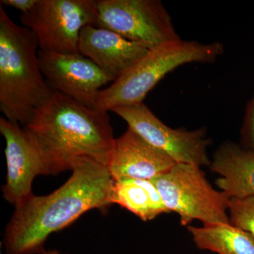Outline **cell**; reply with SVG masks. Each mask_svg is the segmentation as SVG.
<instances>
[{"label": "cell", "instance_id": "cell-2", "mask_svg": "<svg viewBox=\"0 0 254 254\" xmlns=\"http://www.w3.org/2000/svg\"><path fill=\"white\" fill-rule=\"evenodd\" d=\"M108 113L53 92L23 127L41 155L46 175L71 171L81 158L108 168L115 141Z\"/></svg>", "mask_w": 254, "mask_h": 254}, {"label": "cell", "instance_id": "cell-10", "mask_svg": "<svg viewBox=\"0 0 254 254\" xmlns=\"http://www.w3.org/2000/svg\"><path fill=\"white\" fill-rule=\"evenodd\" d=\"M0 132L6 141L7 169L3 196L15 206L33 194V180L38 175H46V167L36 145L19 124L1 117Z\"/></svg>", "mask_w": 254, "mask_h": 254}, {"label": "cell", "instance_id": "cell-16", "mask_svg": "<svg viewBox=\"0 0 254 254\" xmlns=\"http://www.w3.org/2000/svg\"><path fill=\"white\" fill-rule=\"evenodd\" d=\"M228 213L230 224L249 232L254 238V196L230 198Z\"/></svg>", "mask_w": 254, "mask_h": 254}, {"label": "cell", "instance_id": "cell-17", "mask_svg": "<svg viewBox=\"0 0 254 254\" xmlns=\"http://www.w3.org/2000/svg\"><path fill=\"white\" fill-rule=\"evenodd\" d=\"M240 135V145L254 154V97L246 106Z\"/></svg>", "mask_w": 254, "mask_h": 254}, {"label": "cell", "instance_id": "cell-9", "mask_svg": "<svg viewBox=\"0 0 254 254\" xmlns=\"http://www.w3.org/2000/svg\"><path fill=\"white\" fill-rule=\"evenodd\" d=\"M42 72L53 92L94 108L100 90L115 81L91 60L80 53L63 54L39 50Z\"/></svg>", "mask_w": 254, "mask_h": 254}, {"label": "cell", "instance_id": "cell-15", "mask_svg": "<svg viewBox=\"0 0 254 254\" xmlns=\"http://www.w3.org/2000/svg\"><path fill=\"white\" fill-rule=\"evenodd\" d=\"M195 247L217 254H254V238L230 223L187 227Z\"/></svg>", "mask_w": 254, "mask_h": 254}, {"label": "cell", "instance_id": "cell-5", "mask_svg": "<svg viewBox=\"0 0 254 254\" xmlns=\"http://www.w3.org/2000/svg\"><path fill=\"white\" fill-rule=\"evenodd\" d=\"M150 181L170 213L180 216L182 226L188 227L193 220L203 225L230 223V198L213 188L201 167L177 163L168 173Z\"/></svg>", "mask_w": 254, "mask_h": 254}, {"label": "cell", "instance_id": "cell-13", "mask_svg": "<svg viewBox=\"0 0 254 254\" xmlns=\"http://www.w3.org/2000/svg\"><path fill=\"white\" fill-rule=\"evenodd\" d=\"M209 168L220 175L215 185L230 198L254 196V154L240 144L223 142L214 153Z\"/></svg>", "mask_w": 254, "mask_h": 254}, {"label": "cell", "instance_id": "cell-7", "mask_svg": "<svg viewBox=\"0 0 254 254\" xmlns=\"http://www.w3.org/2000/svg\"><path fill=\"white\" fill-rule=\"evenodd\" d=\"M97 18L95 0H38L20 20L33 32L39 50L48 53H78L80 33Z\"/></svg>", "mask_w": 254, "mask_h": 254}, {"label": "cell", "instance_id": "cell-18", "mask_svg": "<svg viewBox=\"0 0 254 254\" xmlns=\"http://www.w3.org/2000/svg\"><path fill=\"white\" fill-rule=\"evenodd\" d=\"M38 0H1L0 4L5 6H11L21 11V14H26L31 11Z\"/></svg>", "mask_w": 254, "mask_h": 254}, {"label": "cell", "instance_id": "cell-11", "mask_svg": "<svg viewBox=\"0 0 254 254\" xmlns=\"http://www.w3.org/2000/svg\"><path fill=\"white\" fill-rule=\"evenodd\" d=\"M177 163L149 144L131 128L118 138L108 169L114 180H150L168 173Z\"/></svg>", "mask_w": 254, "mask_h": 254}, {"label": "cell", "instance_id": "cell-1", "mask_svg": "<svg viewBox=\"0 0 254 254\" xmlns=\"http://www.w3.org/2000/svg\"><path fill=\"white\" fill-rule=\"evenodd\" d=\"M63 186L46 195L33 194L15 205L4 232L6 254H43L55 232L93 209L113 204V179L108 168L88 158H78Z\"/></svg>", "mask_w": 254, "mask_h": 254}, {"label": "cell", "instance_id": "cell-3", "mask_svg": "<svg viewBox=\"0 0 254 254\" xmlns=\"http://www.w3.org/2000/svg\"><path fill=\"white\" fill-rule=\"evenodd\" d=\"M39 50L33 32L15 23L0 4V110L23 127L53 93L42 72Z\"/></svg>", "mask_w": 254, "mask_h": 254}, {"label": "cell", "instance_id": "cell-4", "mask_svg": "<svg viewBox=\"0 0 254 254\" xmlns=\"http://www.w3.org/2000/svg\"><path fill=\"white\" fill-rule=\"evenodd\" d=\"M223 53L220 42L206 44L180 40L150 49L110 87L99 92L95 109L108 112L143 103L147 94L175 68L189 63H213Z\"/></svg>", "mask_w": 254, "mask_h": 254}, {"label": "cell", "instance_id": "cell-19", "mask_svg": "<svg viewBox=\"0 0 254 254\" xmlns=\"http://www.w3.org/2000/svg\"><path fill=\"white\" fill-rule=\"evenodd\" d=\"M43 254H63L60 251L56 250L46 251Z\"/></svg>", "mask_w": 254, "mask_h": 254}, {"label": "cell", "instance_id": "cell-14", "mask_svg": "<svg viewBox=\"0 0 254 254\" xmlns=\"http://www.w3.org/2000/svg\"><path fill=\"white\" fill-rule=\"evenodd\" d=\"M112 202L135 214L143 221L170 213L153 182L149 180L121 179L114 180Z\"/></svg>", "mask_w": 254, "mask_h": 254}, {"label": "cell", "instance_id": "cell-12", "mask_svg": "<svg viewBox=\"0 0 254 254\" xmlns=\"http://www.w3.org/2000/svg\"><path fill=\"white\" fill-rule=\"evenodd\" d=\"M78 53L93 61L116 80L149 49L115 32L88 25L80 33Z\"/></svg>", "mask_w": 254, "mask_h": 254}, {"label": "cell", "instance_id": "cell-6", "mask_svg": "<svg viewBox=\"0 0 254 254\" xmlns=\"http://www.w3.org/2000/svg\"><path fill=\"white\" fill-rule=\"evenodd\" d=\"M94 26L149 50L182 40L160 0H98Z\"/></svg>", "mask_w": 254, "mask_h": 254}, {"label": "cell", "instance_id": "cell-8", "mask_svg": "<svg viewBox=\"0 0 254 254\" xmlns=\"http://www.w3.org/2000/svg\"><path fill=\"white\" fill-rule=\"evenodd\" d=\"M123 118L128 128L177 163L210 167L208 153L212 140L205 127L187 131L167 126L145 104L118 107L111 110Z\"/></svg>", "mask_w": 254, "mask_h": 254}]
</instances>
